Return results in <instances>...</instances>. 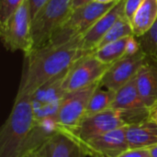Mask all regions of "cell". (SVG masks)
I'll use <instances>...</instances> for the list:
<instances>
[{
    "mask_svg": "<svg viewBox=\"0 0 157 157\" xmlns=\"http://www.w3.org/2000/svg\"><path fill=\"white\" fill-rule=\"evenodd\" d=\"M76 38L62 45L48 44L25 55V64L17 97H31L39 88L58 77L81 57Z\"/></svg>",
    "mask_w": 157,
    "mask_h": 157,
    "instance_id": "1",
    "label": "cell"
},
{
    "mask_svg": "<svg viewBox=\"0 0 157 157\" xmlns=\"http://www.w3.org/2000/svg\"><path fill=\"white\" fill-rule=\"evenodd\" d=\"M35 126L31 97H16L0 131V157H19Z\"/></svg>",
    "mask_w": 157,
    "mask_h": 157,
    "instance_id": "2",
    "label": "cell"
},
{
    "mask_svg": "<svg viewBox=\"0 0 157 157\" xmlns=\"http://www.w3.org/2000/svg\"><path fill=\"white\" fill-rule=\"evenodd\" d=\"M118 2L102 4L94 1L72 10L66 20L52 34L49 44L62 45L76 38L82 37Z\"/></svg>",
    "mask_w": 157,
    "mask_h": 157,
    "instance_id": "3",
    "label": "cell"
},
{
    "mask_svg": "<svg viewBox=\"0 0 157 157\" xmlns=\"http://www.w3.org/2000/svg\"><path fill=\"white\" fill-rule=\"evenodd\" d=\"M71 12V0H49L32 19V51L48 45L52 34Z\"/></svg>",
    "mask_w": 157,
    "mask_h": 157,
    "instance_id": "4",
    "label": "cell"
},
{
    "mask_svg": "<svg viewBox=\"0 0 157 157\" xmlns=\"http://www.w3.org/2000/svg\"><path fill=\"white\" fill-rule=\"evenodd\" d=\"M32 17L27 0L4 23L0 24V34L3 44L7 51L23 52L28 54L32 51L31 34Z\"/></svg>",
    "mask_w": 157,
    "mask_h": 157,
    "instance_id": "5",
    "label": "cell"
},
{
    "mask_svg": "<svg viewBox=\"0 0 157 157\" xmlns=\"http://www.w3.org/2000/svg\"><path fill=\"white\" fill-rule=\"evenodd\" d=\"M123 126H126V123L121 114L113 109H109L99 113L86 115L74 129L63 132L81 144Z\"/></svg>",
    "mask_w": 157,
    "mask_h": 157,
    "instance_id": "6",
    "label": "cell"
},
{
    "mask_svg": "<svg viewBox=\"0 0 157 157\" xmlns=\"http://www.w3.org/2000/svg\"><path fill=\"white\" fill-rule=\"evenodd\" d=\"M98 86L99 83H96L63 95L55 115L59 130L70 131L81 121L86 114L89 99Z\"/></svg>",
    "mask_w": 157,
    "mask_h": 157,
    "instance_id": "7",
    "label": "cell"
},
{
    "mask_svg": "<svg viewBox=\"0 0 157 157\" xmlns=\"http://www.w3.org/2000/svg\"><path fill=\"white\" fill-rule=\"evenodd\" d=\"M109 66L101 63L92 53L78 59L63 77V90L67 93L99 83Z\"/></svg>",
    "mask_w": 157,
    "mask_h": 157,
    "instance_id": "8",
    "label": "cell"
},
{
    "mask_svg": "<svg viewBox=\"0 0 157 157\" xmlns=\"http://www.w3.org/2000/svg\"><path fill=\"white\" fill-rule=\"evenodd\" d=\"M111 109L121 114L126 125L149 119V108L137 90L135 77L116 92Z\"/></svg>",
    "mask_w": 157,
    "mask_h": 157,
    "instance_id": "9",
    "label": "cell"
},
{
    "mask_svg": "<svg viewBox=\"0 0 157 157\" xmlns=\"http://www.w3.org/2000/svg\"><path fill=\"white\" fill-rule=\"evenodd\" d=\"M147 55L140 50L132 55H125L110 64L99 81V86L108 90L117 92L132 81L144 64Z\"/></svg>",
    "mask_w": 157,
    "mask_h": 157,
    "instance_id": "10",
    "label": "cell"
},
{
    "mask_svg": "<svg viewBox=\"0 0 157 157\" xmlns=\"http://www.w3.org/2000/svg\"><path fill=\"white\" fill-rule=\"evenodd\" d=\"M66 73L67 71L58 77L52 79L39 88L31 96L35 122L55 117L61 99L65 94V92L63 90L62 83Z\"/></svg>",
    "mask_w": 157,
    "mask_h": 157,
    "instance_id": "11",
    "label": "cell"
},
{
    "mask_svg": "<svg viewBox=\"0 0 157 157\" xmlns=\"http://www.w3.org/2000/svg\"><path fill=\"white\" fill-rule=\"evenodd\" d=\"M125 4L126 0H120L80 38L79 52L81 57L93 53L109 30L121 17L125 16Z\"/></svg>",
    "mask_w": 157,
    "mask_h": 157,
    "instance_id": "12",
    "label": "cell"
},
{
    "mask_svg": "<svg viewBox=\"0 0 157 157\" xmlns=\"http://www.w3.org/2000/svg\"><path fill=\"white\" fill-rule=\"evenodd\" d=\"M126 126L109 132L85 144H81L86 155L92 157L119 156L129 149L126 137Z\"/></svg>",
    "mask_w": 157,
    "mask_h": 157,
    "instance_id": "13",
    "label": "cell"
},
{
    "mask_svg": "<svg viewBox=\"0 0 157 157\" xmlns=\"http://www.w3.org/2000/svg\"><path fill=\"white\" fill-rule=\"evenodd\" d=\"M38 157H85L81 144L67 132L58 130L36 151Z\"/></svg>",
    "mask_w": 157,
    "mask_h": 157,
    "instance_id": "14",
    "label": "cell"
},
{
    "mask_svg": "<svg viewBox=\"0 0 157 157\" xmlns=\"http://www.w3.org/2000/svg\"><path fill=\"white\" fill-rule=\"evenodd\" d=\"M137 90L148 108L157 102V59L146 57L135 76Z\"/></svg>",
    "mask_w": 157,
    "mask_h": 157,
    "instance_id": "15",
    "label": "cell"
},
{
    "mask_svg": "<svg viewBox=\"0 0 157 157\" xmlns=\"http://www.w3.org/2000/svg\"><path fill=\"white\" fill-rule=\"evenodd\" d=\"M129 148H149L157 144V125L149 119L126 126Z\"/></svg>",
    "mask_w": 157,
    "mask_h": 157,
    "instance_id": "16",
    "label": "cell"
},
{
    "mask_svg": "<svg viewBox=\"0 0 157 157\" xmlns=\"http://www.w3.org/2000/svg\"><path fill=\"white\" fill-rule=\"evenodd\" d=\"M157 19V0H144L135 12L132 20L133 35L142 37L154 25Z\"/></svg>",
    "mask_w": 157,
    "mask_h": 157,
    "instance_id": "17",
    "label": "cell"
},
{
    "mask_svg": "<svg viewBox=\"0 0 157 157\" xmlns=\"http://www.w3.org/2000/svg\"><path fill=\"white\" fill-rule=\"evenodd\" d=\"M130 37L109 43L99 49H97L92 54L105 64H112L126 55L127 44Z\"/></svg>",
    "mask_w": 157,
    "mask_h": 157,
    "instance_id": "18",
    "label": "cell"
},
{
    "mask_svg": "<svg viewBox=\"0 0 157 157\" xmlns=\"http://www.w3.org/2000/svg\"><path fill=\"white\" fill-rule=\"evenodd\" d=\"M115 95L116 92L108 90L98 86L95 89L89 99L86 115L99 113L109 109H111V106L115 98Z\"/></svg>",
    "mask_w": 157,
    "mask_h": 157,
    "instance_id": "19",
    "label": "cell"
},
{
    "mask_svg": "<svg viewBox=\"0 0 157 157\" xmlns=\"http://www.w3.org/2000/svg\"><path fill=\"white\" fill-rule=\"evenodd\" d=\"M131 36H134L132 22L127 18L126 16H123L114 24V26L104 36V38L101 40V41L98 45L97 49H99L109 43L117 41L119 40H121L127 37H131Z\"/></svg>",
    "mask_w": 157,
    "mask_h": 157,
    "instance_id": "20",
    "label": "cell"
},
{
    "mask_svg": "<svg viewBox=\"0 0 157 157\" xmlns=\"http://www.w3.org/2000/svg\"><path fill=\"white\" fill-rule=\"evenodd\" d=\"M137 39L141 50L148 57L157 59V19L145 34Z\"/></svg>",
    "mask_w": 157,
    "mask_h": 157,
    "instance_id": "21",
    "label": "cell"
},
{
    "mask_svg": "<svg viewBox=\"0 0 157 157\" xmlns=\"http://www.w3.org/2000/svg\"><path fill=\"white\" fill-rule=\"evenodd\" d=\"M25 0H0V24L13 15Z\"/></svg>",
    "mask_w": 157,
    "mask_h": 157,
    "instance_id": "22",
    "label": "cell"
},
{
    "mask_svg": "<svg viewBox=\"0 0 157 157\" xmlns=\"http://www.w3.org/2000/svg\"><path fill=\"white\" fill-rule=\"evenodd\" d=\"M144 2V0H126L125 4V16L132 22L133 16L137 9L141 6V5Z\"/></svg>",
    "mask_w": 157,
    "mask_h": 157,
    "instance_id": "23",
    "label": "cell"
},
{
    "mask_svg": "<svg viewBox=\"0 0 157 157\" xmlns=\"http://www.w3.org/2000/svg\"><path fill=\"white\" fill-rule=\"evenodd\" d=\"M117 157H151V154L148 148H129Z\"/></svg>",
    "mask_w": 157,
    "mask_h": 157,
    "instance_id": "24",
    "label": "cell"
},
{
    "mask_svg": "<svg viewBox=\"0 0 157 157\" xmlns=\"http://www.w3.org/2000/svg\"><path fill=\"white\" fill-rule=\"evenodd\" d=\"M29 3V11L32 19L35 17V16L38 14V12L44 6V5L49 1V0H27Z\"/></svg>",
    "mask_w": 157,
    "mask_h": 157,
    "instance_id": "25",
    "label": "cell"
},
{
    "mask_svg": "<svg viewBox=\"0 0 157 157\" xmlns=\"http://www.w3.org/2000/svg\"><path fill=\"white\" fill-rule=\"evenodd\" d=\"M141 50L140 43L138 41V39L135 36H131L128 40L127 49H126V55H132L136 52H138Z\"/></svg>",
    "mask_w": 157,
    "mask_h": 157,
    "instance_id": "26",
    "label": "cell"
},
{
    "mask_svg": "<svg viewBox=\"0 0 157 157\" xmlns=\"http://www.w3.org/2000/svg\"><path fill=\"white\" fill-rule=\"evenodd\" d=\"M95 0H71V9H76L78 7H81L83 6H86L87 4H90L94 2Z\"/></svg>",
    "mask_w": 157,
    "mask_h": 157,
    "instance_id": "27",
    "label": "cell"
},
{
    "mask_svg": "<svg viewBox=\"0 0 157 157\" xmlns=\"http://www.w3.org/2000/svg\"><path fill=\"white\" fill-rule=\"evenodd\" d=\"M149 120L157 125V102L149 108Z\"/></svg>",
    "mask_w": 157,
    "mask_h": 157,
    "instance_id": "28",
    "label": "cell"
},
{
    "mask_svg": "<svg viewBox=\"0 0 157 157\" xmlns=\"http://www.w3.org/2000/svg\"><path fill=\"white\" fill-rule=\"evenodd\" d=\"M151 154V157H157V144H155L148 148Z\"/></svg>",
    "mask_w": 157,
    "mask_h": 157,
    "instance_id": "29",
    "label": "cell"
},
{
    "mask_svg": "<svg viewBox=\"0 0 157 157\" xmlns=\"http://www.w3.org/2000/svg\"><path fill=\"white\" fill-rule=\"evenodd\" d=\"M20 157H38V155H37L35 151H31V152H28V153L24 154L23 155H21Z\"/></svg>",
    "mask_w": 157,
    "mask_h": 157,
    "instance_id": "30",
    "label": "cell"
},
{
    "mask_svg": "<svg viewBox=\"0 0 157 157\" xmlns=\"http://www.w3.org/2000/svg\"><path fill=\"white\" fill-rule=\"evenodd\" d=\"M96 2L102 3V4H111V3H116L120 0H95Z\"/></svg>",
    "mask_w": 157,
    "mask_h": 157,
    "instance_id": "31",
    "label": "cell"
}]
</instances>
